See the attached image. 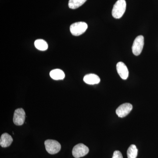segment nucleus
<instances>
[{"label": "nucleus", "instance_id": "obj_7", "mask_svg": "<svg viewBox=\"0 0 158 158\" xmlns=\"http://www.w3.org/2000/svg\"><path fill=\"white\" fill-rule=\"evenodd\" d=\"M133 109L132 105L129 103H126L120 105L116 110V113L119 117H125L129 114Z\"/></svg>", "mask_w": 158, "mask_h": 158}, {"label": "nucleus", "instance_id": "obj_2", "mask_svg": "<svg viewBox=\"0 0 158 158\" xmlns=\"http://www.w3.org/2000/svg\"><path fill=\"white\" fill-rule=\"evenodd\" d=\"M88 27L87 24L83 22L74 23L70 26V32L74 36H80L85 33Z\"/></svg>", "mask_w": 158, "mask_h": 158}, {"label": "nucleus", "instance_id": "obj_4", "mask_svg": "<svg viewBox=\"0 0 158 158\" xmlns=\"http://www.w3.org/2000/svg\"><path fill=\"white\" fill-rule=\"evenodd\" d=\"M144 45V37L142 35H140L136 37L134 40L132 47V52L136 56L141 54L143 50Z\"/></svg>", "mask_w": 158, "mask_h": 158}, {"label": "nucleus", "instance_id": "obj_6", "mask_svg": "<svg viewBox=\"0 0 158 158\" xmlns=\"http://www.w3.org/2000/svg\"><path fill=\"white\" fill-rule=\"evenodd\" d=\"M26 118V113L23 109H18L15 111L13 122L16 125L20 126L23 124Z\"/></svg>", "mask_w": 158, "mask_h": 158}, {"label": "nucleus", "instance_id": "obj_3", "mask_svg": "<svg viewBox=\"0 0 158 158\" xmlns=\"http://www.w3.org/2000/svg\"><path fill=\"white\" fill-rule=\"evenodd\" d=\"M44 144L47 151L51 154H56L61 150V144L56 140H46L44 142Z\"/></svg>", "mask_w": 158, "mask_h": 158}, {"label": "nucleus", "instance_id": "obj_10", "mask_svg": "<svg viewBox=\"0 0 158 158\" xmlns=\"http://www.w3.org/2000/svg\"><path fill=\"white\" fill-rule=\"evenodd\" d=\"M13 141V138L7 133H4L1 136L0 139V145L2 147L6 148L11 145Z\"/></svg>", "mask_w": 158, "mask_h": 158}, {"label": "nucleus", "instance_id": "obj_14", "mask_svg": "<svg viewBox=\"0 0 158 158\" xmlns=\"http://www.w3.org/2000/svg\"><path fill=\"white\" fill-rule=\"evenodd\" d=\"M138 150L135 144H131L127 151L128 158H136L138 156Z\"/></svg>", "mask_w": 158, "mask_h": 158}, {"label": "nucleus", "instance_id": "obj_11", "mask_svg": "<svg viewBox=\"0 0 158 158\" xmlns=\"http://www.w3.org/2000/svg\"><path fill=\"white\" fill-rule=\"evenodd\" d=\"M50 76L52 79L55 80H63L65 77L64 72L60 69H55L51 71Z\"/></svg>", "mask_w": 158, "mask_h": 158}, {"label": "nucleus", "instance_id": "obj_13", "mask_svg": "<svg viewBox=\"0 0 158 158\" xmlns=\"http://www.w3.org/2000/svg\"><path fill=\"white\" fill-rule=\"evenodd\" d=\"M87 0H69L68 6L71 9H77L82 6Z\"/></svg>", "mask_w": 158, "mask_h": 158}, {"label": "nucleus", "instance_id": "obj_9", "mask_svg": "<svg viewBox=\"0 0 158 158\" xmlns=\"http://www.w3.org/2000/svg\"><path fill=\"white\" fill-rule=\"evenodd\" d=\"M84 81L86 84L90 85L98 84L100 82V79L98 76L94 74H88L84 77Z\"/></svg>", "mask_w": 158, "mask_h": 158}, {"label": "nucleus", "instance_id": "obj_1", "mask_svg": "<svg viewBox=\"0 0 158 158\" xmlns=\"http://www.w3.org/2000/svg\"><path fill=\"white\" fill-rule=\"evenodd\" d=\"M126 9V2L125 0H118L113 6L112 10V15L114 18H121L124 14Z\"/></svg>", "mask_w": 158, "mask_h": 158}, {"label": "nucleus", "instance_id": "obj_8", "mask_svg": "<svg viewBox=\"0 0 158 158\" xmlns=\"http://www.w3.org/2000/svg\"><path fill=\"white\" fill-rule=\"evenodd\" d=\"M116 69L119 76L123 80L127 79L129 76L128 69L123 62H118L116 65Z\"/></svg>", "mask_w": 158, "mask_h": 158}, {"label": "nucleus", "instance_id": "obj_12", "mask_svg": "<svg viewBox=\"0 0 158 158\" xmlns=\"http://www.w3.org/2000/svg\"><path fill=\"white\" fill-rule=\"evenodd\" d=\"M34 45L36 48L40 51H45L48 48L47 43L42 39H38L35 40Z\"/></svg>", "mask_w": 158, "mask_h": 158}, {"label": "nucleus", "instance_id": "obj_5", "mask_svg": "<svg viewBox=\"0 0 158 158\" xmlns=\"http://www.w3.org/2000/svg\"><path fill=\"white\" fill-rule=\"evenodd\" d=\"M89 150L88 148L83 144H79L74 147L72 151L73 155L75 158L85 156L88 154Z\"/></svg>", "mask_w": 158, "mask_h": 158}, {"label": "nucleus", "instance_id": "obj_15", "mask_svg": "<svg viewBox=\"0 0 158 158\" xmlns=\"http://www.w3.org/2000/svg\"><path fill=\"white\" fill-rule=\"evenodd\" d=\"M112 158H123L122 154L119 151H115L113 153Z\"/></svg>", "mask_w": 158, "mask_h": 158}]
</instances>
